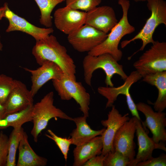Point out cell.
<instances>
[{"label":"cell","mask_w":166,"mask_h":166,"mask_svg":"<svg viewBox=\"0 0 166 166\" xmlns=\"http://www.w3.org/2000/svg\"><path fill=\"white\" fill-rule=\"evenodd\" d=\"M32 53L39 65L46 61L53 62L61 68L64 74L76 80L74 62L65 47L60 44L55 36L49 35L36 41Z\"/></svg>","instance_id":"1"},{"label":"cell","mask_w":166,"mask_h":166,"mask_svg":"<svg viewBox=\"0 0 166 166\" xmlns=\"http://www.w3.org/2000/svg\"><path fill=\"white\" fill-rule=\"evenodd\" d=\"M118 3L121 6L122 10L121 18L107 34L105 40L88 52V54L97 56L109 53L117 61L121 59L123 53L118 48L120 42L124 36L133 32L135 29L130 24L128 19V12L130 6L129 1L118 0Z\"/></svg>","instance_id":"2"},{"label":"cell","mask_w":166,"mask_h":166,"mask_svg":"<svg viewBox=\"0 0 166 166\" xmlns=\"http://www.w3.org/2000/svg\"><path fill=\"white\" fill-rule=\"evenodd\" d=\"M118 62L109 53H104L97 56L88 54L84 57L83 61L85 82L91 86L93 73L98 69H102L105 74V83L106 86H114L112 78L115 74L119 75L122 79L125 81L128 76L124 72L123 65L119 64Z\"/></svg>","instance_id":"3"},{"label":"cell","mask_w":166,"mask_h":166,"mask_svg":"<svg viewBox=\"0 0 166 166\" xmlns=\"http://www.w3.org/2000/svg\"><path fill=\"white\" fill-rule=\"evenodd\" d=\"M54 93H47L41 101L33 105L32 121L33 126L31 131L34 141L37 142L38 136L46 128L49 121L53 118L73 121L72 118L57 108L53 104Z\"/></svg>","instance_id":"4"},{"label":"cell","mask_w":166,"mask_h":166,"mask_svg":"<svg viewBox=\"0 0 166 166\" xmlns=\"http://www.w3.org/2000/svg\"><path fill=\"white\" fill-rule=\"evenodd\" d=\"M147 6L151 12V15L147 20L144 26L140 31L129 40L121 42V47L124 48L131 42L139 39L142 42V45L139 51L143 50L146 45L154 43L153 33L156 27L161 24L166 26V2L164 0H146Z\"/></svg>","instance_id":"5"},{"label":"cell","mask_w":166,"mask_h":166,"mask_svg":"<svg viewBox=\"0 0 166 166\" xmlns=\"http://www.w3.org/2000/svg\"><path fill=\"white\" fill-rule=\"evenodd\" d=\"M52 81L61 100L68 101L73 98L79 105L83 115L89 117L90 96L81 82H77L65 74L60 79Z\"/></svg>","instance_id":"6"},{"label":"cell","mask_w":166,"mask_h":166,"mask_svg":"<svg viewBox=\"0 0 166 166\" xmlns=\"http://www.w3.org/2000/svg\"><path fill=\"white\" fill-rule=\"evenodd\" d=\"M133 66L142 78L148 74L166 71V42L155 41Z\"/></svg>","instance_id":"7"},{"label":"cell","mask_w":166,"mask_h":166,"mask_svg":"<svg viewBox=\"0 0 166 166\" xmlns=\"http://www.w3.org/2000/svg\"><path fill=\"white\" fill-rule=\"evenodd\" d=\"M142 78L136 71H132L125 79L124 84L117 87L100 86L97 89L98 93L107 99L106 108L112 107L120 94L124 95L126 98L128 109L133 117L141 119L136 104L129 92L132 85Z\"/></svg>","instance_id":"8"},{"label":"cell","mask_w":166,"mask_h":166,"mask_svg":"<svg viewBox=\"0 0 166 166\" xmlns=\"http://www.w3.org/2000/svg\"><path fill=\"white\" fill-rule=\"evenodd\" d=\"M107 34L90 26L84 24L68 35L67 39L77 51L89 52L103 42Z\"/></svg>","instance_id":"9"},{"label":"cell","mask_w":166,"mask_h":166,"mask_svg":"<svg viewBox=\"0 0 166 166\" xmlns=\"http://www.w3.org/2000/svg\"><path fill=\"white\" fill-rule=\"evenodd\" d=\"M138 111L142 113L145 120L141 124L145 129L147 127L151 132L152 138L156 143L166 141V113L163 112H155L149 105L144 102L136 104Z\"/></svg>","instance_id":"10"},{"label":"cell","mask_w":166,"mask_h":166,"mask_svg":"<svg viewBox=\"0 0 166 166\" xmlns=\"http://www.w3.org/2000/svg\"><path fill=\"white\" fill-rule=\"evenodd\" d=\"M136 131L135 121L133 117L117 130L113 143V150L118 151L128 158L130 163L136 156V144L134 141Z\"/></svg>","instance_id":"11"},{"label":"cell","mask_w":166,"mask_h":166,"mask_svg":"<svg viewBox=\"0 0 166 166\" xmlns=\"http://www.w3.org/2000/svg\"><path fill=\"white\" fill-rule=\"evenodd\" d=\"M86 12L65 6L56 10L54 23L57 29L69 35L85 24Z\"/></svg>","instance_id":"12"},{"label":"cell","mask_w":166,"mask_h":166,"mask_svg":"<svg viewBox=\"0 0 166 166\" xmlns=\"http://www.w3.org/2000/svg\"><path fill=\"white\" fill-rule=\"evenodd\" d=\"M135 121L136 134L137 137L138 149L137 155L129 166H136L138 163L146 160L152 156L153 150L159 149L166 151L165 142L155 143L152 137H150L143 128L141 121L133 117Z\"/></svg>","instance_id":"13"},{"label":"cell","mask_w":166,"mask_h":166,"mask_svg":"<svg viewBox=\"0 0 166 166\" xmlns=\"http://www.w3.org/2000/svg\"><path fill=\"white\" fill-rule=\"evenodd\" d=\"M9 22L6 30V32L19 31L32 36L36 42L43 39L53 32L52 28H41L38 27L29 22L24 18L15 14L7 6L5 11L4 17Z\"/></svg>","instance_id":"14"},{"label":"cell","mask_w":166,"mask_h":166,"mask_svg":"<svg viewBox=\"0 0 166 166\" xmlns=\"http://www.w3.org/2000/svg\"><path fill=\"white\" fill-rule=\"evenodd\" d=\"M108 114V118L101 121L102 125L105 127V130L101 135L103 147L101 154L105 155L113 150V143L115 135L120 127L130 118L129 114L122 115L114 105Z\"/></svg>","instance_id":"15"},{"label":"cell","mask_w":166,"mask_h":166,"mask_svg":"<svg viewBox=\"0 0 166 166\" xmlns=\"http://www.w3.org/2000/svg\"><path fill=\"white\" fill-rule=\"evenodd\" d=\"M40 66L36 69L23 68L31 75L32 84L30 91L33 97L47 81L60 79L64 74L61 68L53 62L46 61Z\"/></svg>","instance_id":"16"},{"label":"cell","mask_w":166,"mask_h":166,"mask_svg":"<svg viewBox=\"0 0 166 166\" xmlns=\"http://www.w3.org/2000/svg\"><path fill=\"white\" fill-rule=\"evenodd\" d=\"M118 22L113 8L104 6H97L87 12L85 24L107 34Z\"/></svg>","instance_id":"17"},{"label":"cell","mask_w":166,"mask_h":166,"mask_svg":"<svg viewBox=\"0 0 166 166\" xmlns=\"http://www.w3.org/2000/svg\"><path fill=\"white\" fill-rule=\"evenodd\" d=\"M16 85L4 105L5 113L4 117L22 111L34 105V97L30 91L21 81L16 80Z\"/></svg>","instance_id":"18"},{"label":"cell","mask_w":166,"mask_h":166,"mask_svg":"<svg viewBox=\"0 0 166 166\" xmlns=\"http://www.w3.org/2000/svg\"><path fill=\"white\" fill-rule=\"evenodd\" d=\"M103 147L101 136L95 137L84 144L76 146L73 151V166H83L90 159L101 154Z\"/></svg>","instance_id":"19"},{"label":"cell","mask_w":166,"mask_h":166,"mask_svg":"<svg viewBox=\"0 0 166 166\" xmlns=\"http://www.w3.org/2000/svg\"><path fill=\"white\" fill-rule=\"evenodd\" d=\"M87 117L82 116L73 118L76 128L70 133L72 144L76 146L84 144L97 136H101L105 130L104 128L99 130L92 129L86 121Z\"/></svg>","instance_id":"20"},{"label":"cell","mask_w":166,"mask_h":166,"mask_svg":"<svg viewBox=\"0 0 166 166\" xmlns=\"http://www.w3.org/2000/svg\"><path fill=\"white\" fill-rule=\"evenodd\" d=\"M24 131L18 146L19 154L17 166H45L47 160L37 155L32 149Z\"/></svg>","instance_id":"21"},{"label":"cell","mask_w":166,"mask_h":166,"mask_svg":"<svg viewBox=\"0 0 166 166\" xmlns=\"http://www.w3.org/2000/svg\"><path fill=\"white\" fill-rule=\"evenodd\" d=\"M142 78L143 81L157 89L158 96L153 103V108L156 111L163 112L166 108V71L148 74Z\"/></svg>","instance_id":"22"},{"label":"cell","mask_w":166,"mask_h":166,"mask_svg":"<svg viewBox=\"0 0 166 166\" xmlns=\"http://www.w3.org/2000/svg\"><path fill=\"white\" fill-rule=\"evenodd\" d=\"M33 105L22 111L8 114L0 119V130L9 127L14 128L22 127V124L32 121Z\"/></svg>","instance_id":"23"},{"label":"cell","mask_w":166,"mask_h":166,"mask_svg":"<svg viewBox=\"0 0 166 166\" xmlns=\"http://www.w3.org/2000/svg\"><path fill=\"white\" fill-rule=\"evenodd\" d=\"M41 12L40 22L47 28L51 27L52 25L51 13L58 4L65 0H34Z\"/></svg>","instance_id":"24"},{"label":"cell","mask_w":166,"mask_h":166,"mask_svg":"<svg viewBox=\"0 0 166 166\" xmlns=\"http://www.w3.org/2000/svg\"><path fill=\"white\" fill-rule=\"evenodd\" d=\"M22 127L14 128L8 138V152L6 166H15L16 155L20 141L24 132Z\"/></svg>","instance_id":"25"},{"label":"cell","mask_w":166,"mask_h":166,"mask_svg":"<svg viewBox=\"0 0 166 166\" xmlns=\"http://www.w3.org/2000/svg\"><path fill=\"white\" fill-rule=\"evenodd\" d=\"M16 84V80L5 74L0 75V103L4 105Z\"/></svg>","instance_id":"26"},{"label":"cell","mask_w":166,"mask_h":166,"mask_svg":"<svg viewBox=\"0 0 166 166\" xmlns=\"http://www.w3.org/2000/svg\"><path fill=\"white\" fill-rule=\"evenodd\" d=\"M129 159L119 152L113 150L105 155L104 166H129Z\"/></svg>","instance_id":"27"},{"label":"cell","mask_w":166,"mask_h":166,"mask_svg":"<svg viewBox=\"0 0 166 166\" xmlns=\"http://www.w3.org/2000/svg\"><path fill=\"white\" fill-rule=\"evenodd\" d=\"M65 6L87 12L99 6L102 0H65Z\"/></svg>","instance_id":"28"},{"label":"cell","mask_w":166,"mask_h":166,"mask_svg":"<svg viewBox=\"0 0 166 166\" xmlns=\"http://www.w3.org/2000/svg\"><path fill=\"white\" fill-rule=\"evenodd\" d=\"M47 132L49 134H45V136L55 142L63 155L65 161H66L69 146L72 144L71 138L59 136L50 129H48Z\"/></svg>","instance_id":"29"},{"label":"cell","mask_w":166,"mask_h":166,"mask_svg":"<svg viewBox=\"0 0 166 166\" xmlns=\"http://www.w3.org/2000/svg\"><path fill=\"white\" fill-rule=\"evenodd\" d=\"M8 138L2 131L0 132V166H6L8 152Z\"/></svg>","instance_id":"30"},{"label":"cell","mask_w":166,"mask_h":166,"mask_svg":"<svg viewBox=\"0 0 166 166\" xmlns=\"http://www.w3.org/2000/svg\"><path fill=\"white\" fill-rule=\"evenodd\" d=\"M166 154L162 153L156 157L149 159L138 163L136 166H166Z\"/></svg>","instance_id":"31"},{"label":"cell","mask_w":166,"mask_h":166,"mask_svg":"<svg viewBox=\"0 0 166 166\" xmlns=\"http://www.w3.org/2000/svg\"><path fill=\"white\" fill-rule=\"evenodd\" d=\"M105 155L102 154L97 155L86 162L83 166H104Z\"/></svg>","instance_id":"32"},{"label":"cell","mask_w":166,"mask_h":166,"mask_svg":"<svg viewBox=\"0 0 166 166\" xmlns=\"http://www.w3.org/2000/svg\"><path fill=\"white\" fill-rule=\"evenodd\" d=\"M8 6V3L6 2L4 3L3 6L0 8V20H1L3 17H4L5 11L6 9L7 6Z\"/></svg>","instance_id":"33"},{"label":"cell","mask_w":166,"mask_h":166,"mask_svg":"<svg viewBox=\"0 0 166 166\" xmlns=\"http://www.w3.org/2000/svg\"><path fill=\"white\" fill-rule=\"evenodd\" d=\"M5 113V109L4 106L0 103V119L4 117Z\"/></svg>","instance_id":"34"},{"label":"cell","mask_w":166,"mask_h":166,"mask_svg":"<svg viewBox=\"0 0 166 166\" xmlns=\"http://www.w3.org/2000/svg\"><path fill=\"white\" fill-rule=\"evenodd\" d=\"M135 2H144L146 1V0H133Z\"/></svg>","instance_id":"35"},{"label":"cell","mask_w":166,"mask_h":166,"mask_svg":"<svg viewBox=\"0 0 166 166\" xmlns=\"http://www.w3.org/2000/svg\"><path fill=\"white\" fill-rule=\"evenodd\" d=\"M2 45L1 43V42L0 41V51H1L2 49Z\"/></svg>","instance_id":"36"},{"label":"cell","mask_w":166,"mask_h":166,"mask_svg":"<svg viewBox=\"0 0 166 166\" xmlns=\"http://www.w3.org/2000/svg\"></svg>","instance_id":"37"}]
</instances>
